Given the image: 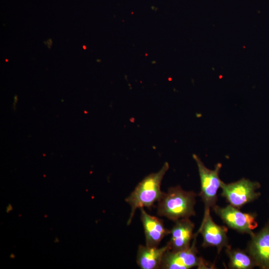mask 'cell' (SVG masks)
<instances>
[{
  "instance_id": "1",
  "label": "cell",
  "mask_w": 269,
  "mask_h": 269,
  "mask_svg": "<svg viewBox=\"0 0 269 269\" xmlns=\"http://www.w3.org/2000/svg\"><path fill=\"white\" fill-rule=\"evenodd\" d=\"M169 168L168 163L165 162L158 171L150 173L144 177L126 198L125 201L131 207L127 222L128 225L131 224L137 209L144 207L150 208L161 198L164 193L160 189L161 182Z\"/></svg>"
},
{
  "instance_id": "2",
  "label": "cell",
  "mask_w": 269,
  "mask_h": 269,
  "mask_svg": "<svg viewBox=\"0 0 269 269\" xmlns=\"http://www.w3.org/2000/svg\"><path fill=\"white\" fill-rule=\"evenodd\" d=\"M197 194L179 185L169 187L158 202L157 214L173 222L195 216Z\"/></svg>"
},
{
  "instance_id": "3",
  "label": "cell",
  "mask_w": 269,
  "mask_h": 269,
  "mask_svg": "<svg viewBox=\"0 0 269 269\" xmlns=\"http://www.w3.org/2000/svg\"><path fill=\"white\" fill-rule=\"evenodd\" d=\"M192 156L196 163L200 180L201 190L199 196L204 203V211H206L216 205L217 192L222 181L219 173L222 164L218 163L214 169H210L196 154H193Z\"/></svg>"
},
{
  "instance_id": "4",
  "label": "cell",
  "mask_w": 269,
  "mask_h": 269,
  "mask_svg": "<svg viewBox=\"0 0 269 269\" xmlns=\"http://www.w3.org/2000/svg\"><path fill=\"white\" fill-rule=\"evenodd\" d=\"M260 187L259 182L245 178L229 183L221 181V195L226 199L229 204L240 209L260 196L261 193L257 192Z\"/></svg>"
},
{
  "instance_id": "5",
  "label": "cell",
  "mask_w": 269,
  "mask_h": 269,
  "mask_svg": "<svg viewBox=\"0 0 269 269\" xmlns=\"http://www.w3.org/2000/svg\"><path fill=\"white\" fill-rule=\"evenodd\" d=\"M197 234H195L193 242L188 249L178 251H167L163 257L160 269H188L193 267L198 269H214L202 258L198 256L196 247Z\"/></svg>"
},
{
  "instance_id": "6",
  "label": "cell",
  "mask_w": 269,
  "mask_h": 269,
  "mask_svg": "<svg viewBox=\"0 0 269 269\" xmlns=\"http://www.w3.org/2000/svg\"><path fill=\"white\" fill-rule=\"evenodd\" d=\"M212 210L227 227L240 233L251 236L258 226L257 215L255 213L243 212L230 204L225 207L216 205Z\"/></svg>"
},
{
  "instance_id": "7",
  "label": "cell",
  "mask_w": 269,
  "mask_h": 269,
  "mask_svg": "<svg viewBox=\"0 0 269 269\" xmlns=\"http://www.w3.org/2000/svg\"><path fill=\"white\" fill-rule=\"evenodd\" d=\"M227 232V227L218 225L214 222L210 215V210L204 211L202 224L197 233L202 235L203 248H216L219 254L224 248L231 246Z\"/></svg>"
},
{
  "instance_id": "8",
  "label": "cell",
  "mask_w": 269,
  "mask_h": 269,
  "mask_svg": "<svg viewBox=\"0 0 269 269\" xmlns=\"http://www.w3.org/2000/svg\"><path fill=\"white\" fill-rule=\"evenodd\" d=\"M250 237L246 252L256 267L269 269V221L259 232L254 233Z\"/></svg>"
},
{
  "instance_id": "9",
  "label": "cell",
  "mask_w": 269,
  "mask_h": 269,
  "mask_svg": "<svg viewBox=\"0 0 269 269\" xmlns=\"http://www.w3.org/2000/svg\"><path fill=\"white\" fill-rule=\"evenodd\" d=\"M174 222V225L170 230V239L167 243L169 250L178 252L188 249L195 237L194 224L189 218L181 219Z\"/></svg>"
},
{
  "instance_id": "10",
  "label": "cell",
  "mask_w": 269,
  "mask_h": 269,
  "mask_svg": "<svg viewBox=\"0 0 269 269\" xmlns=\"http://www.w3.org/2000/svg\"><path fill=\"white\" fill-rule=\"evenodd\" d=\"M140 219L143 227L145 245L150 247H158L162 239L170 234L162 220L148 214L143 208L139 209Z\"/></svg>"
},
{
  "instance_id": "11",
  "label": "cell",
  "mask_w": 269,
  "mask_h": 269,
  "mask_svg": "<svg viewBox=\"0 0 269 269\" xmlns=\"http://www.w3.org/2000/svg\"><path fill=\"white\" fill-rule=\"evenodd\" d=\"M169 250L167 244L160 248L140 245L137 250V264L141 269H160L164 255Z\"/></svg>"
},
{
  "instance_id": "12",
  "label": "cell",
  "mask_w": 269,
  "mask_h": 269,
  "mask_svg": "<svg viewBox=\"0 0 269 269\" xmlns=\"http://www.w3.org/2000/svg\"><path fill=\"white\" fill-rule=\"evenodd\" d=\"M229 258V268L231 269H252L256 267L249 254L240 249H232L231 247L226 248Z\"/></svg>"
},
{
  "instance_id": "13",
  "label": "cell",
  "mask_w": 269,
  "mask_h": 269,
  "mask_svg": "<svg viewBox=\"0 0 269 269\" xmlns=\"http://www.w3.org/2000/svg\"><path fill=\"white\" fill-rule=\"evenodd\" d=\"M12 210V206L10 204H8L6 207V211L7 212L10 211Z\"/></svg>"
},
{
  "instance_id": "14",
  "label": "cell",
  "mask_w": 269,
  "mask_h": 269,
  "mask_svg": "<svg viewBox=\"0 0 269 269\" xmlns=\"http://www.w3.org/2000/svg\"></svg>"
}]
</instances>
